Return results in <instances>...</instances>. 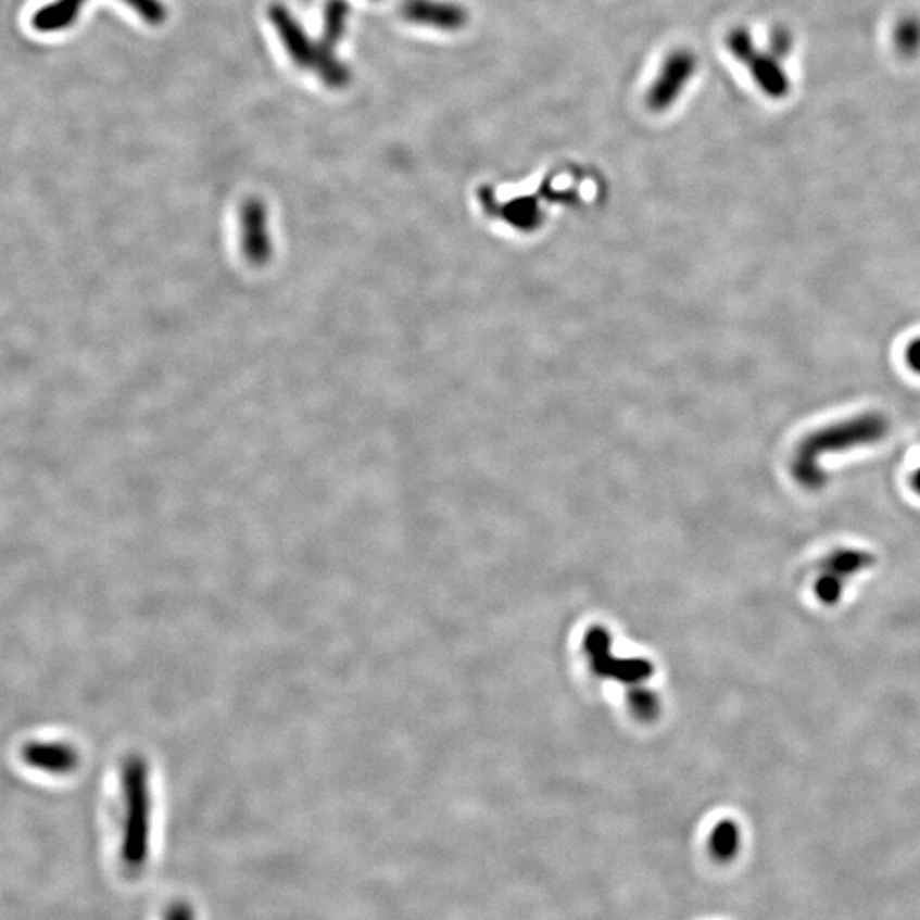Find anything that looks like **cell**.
I'll list each match as a JSON object with an SVG mask.
<instances>
[{
	"label": "cell",
	"mask_w": 920,
	"mask_h": 920,
	"mask_svg": "<svg viewBox=\"0 0 920 920\" xmlns=\"http://www.w3.org/2000/svg\"><path fill=\"white\" fill-rule=\"evenodd\" d=\"M123 774V818L119 857L128 871H140L151 853V798L146 781Z\"/></svg>",
	"instance_id": "obj_2"
},
{
	"label": "cell",
	"mask_w": 920,
	"mask_h": 920,
	"mask_svg": "<svg viewBox=\"0 0 920 920\" xmlns=\"http://www.w3.org/2000/svg\"><path fill=\"white\" fill-rule=\"evenodd\" d=\"M842 592H844V580L834 575L820 574L815 583V595L818 596V601L826 605H835L841 602Z\"/></svg>",
	"instance_id": "obj_14"
},
{
	"label": "cell",
	"mask_w": 920,
	"mask_h": 920,
	"mask_svg": "<svg viewBox=\"0 0 920 920\" xmlns=\"http://www.w3.org/2000/svg\"><path fill=\"white\" fill-rule=\"evenodd\" d=\"M401 16L413 24L455 33L467 24L466 9L446 0H403Z\"/></svg>",
	"instance_id": "obj_5"
},
{
	"label": "cell",
	"mask_w": 920,
	"mask_h": 920,
	"mask_svg": "<svg viewBox=\"0 0 920 920\" xmlns=\"http://www.w3.org/2000/svg\"><path fill=\"white\" fill-rule=\"evenodd\" d=\"M890 421L881 413H862L854 418L835 423L814 431L799 443L793 463V475L806 490L818 491L826 487V470L820 467L822 455L839 454L856 446L873 445L885 439Z\"/></svg>",
	"instance_id": "obj_1"
},
{
	"label": "cell",
	"mask_w": 920,
	"mask_h": 920,
	"mask_svg": "<svg viewBox=\"0 0 920 920\" xmlns=\"http://www.w3.org/2000/svg\"><path fill=\"white\" fill-rule=\"evenodd\" d=\"M17 763L36 774L65 778L79 767V752L68 740L36 735L21 743Z\"/></svg>",
	"instance_id": "obj_3"
},
{
	"label": "cell",
	"mask_w": 920,
	"mask_h": 920,
	"mask_svg": "<svg viewBox=\"0 0 920 920\" xmlns=\"http://www.w3.org/2000/svg\"><path fill=\"white\" fill-rule=\"evenodd\" d=\"M873 554L861 550H837L823 559L820 574L834 575L841 580H847L853 575L861 574L873 566Z\"/></svg>",
	"instance_id": "obj_10"
},
{
	"label": "cell",
	"mask_w": 920,
	"mask_h": 920,
	"mask_svg": "<svg viewBox=\"0 0 920 920\" xmlns=\"http://www.w3.org/2000/svg\"><path fill=\"white\" fill-rule=\"evenodd\" d=\"M727 47L731 55L735 56L742 64H748L758 52L757 48H755L754 38H752L751 33L745 28L733 29L728 35Z\"/></svg>",
	"instance_id": "obj_12"
},
{
	"label": "cell",
	"mask_w": 920,
	"mask_h": 920,
	"mask_svg": "<svg viewBox=\"0 0 920 920\" xmlns=\"http://www.w3.org/2000/svg\"><path fill=\"white\" fill-rule=\"evenodd\" d=\"M86 0H55L53 4L45 5L33 17V26L38 31H60L67 29L79 16Z\"/></svg>",
	"instance_id": "obj_9"
},
{
	"label": "cell",
	"mask_w": 920,
	"mask_h": 920,
	"mask_svg": "<svg viewBox=\"0 0 920 920\" xmlns=\"http://www.w3.org/2000/svg\"><path fill=\"white\" fill-rule=\"evenodd\" d=\"M130 5L147 24L161 26L167 20V9L163 0H123Z\"/></svg>",
	"instance_id": "obj_13"
},
{
	"label": "cell",
	"mask_w": 920,
	"mask_h": 920,
	"mask_svg": "<svg viewBox=\"0 0 920 920\" xmlns=\"http://www.w3.org/2000/svg\"><path fill=\"white\" fill-rule=\"evenodd\" d=\"M164 920H197V916L188 902H174L167 907Z\"/></svg>",
	"instance_id": "obj_16"
},
{
	"label": "cell",
	"mask_w": 920,
	"mask_h": 920,
	"mask_svg": "<svg viewBox=\"0 0 920 920\" xmlns=\"http://www.w3.org/2000/svg\"><path fill=\"white\" fill-rule=\"evenodd\" d=\"M268 16L293 64L297 67L304 68V71L313 68L314 60H316V45L311 41L307 33L302 28V24L295 20L290 9L285 8L283 4H273L269 8Z\"/></svg>",
	"instance_id": "obj_6"
},
{
	"label": "cell",
	"mask_w": 920,
	"mask_h": 920,
	"mask_svg": "<svg viewBox=\"0 0 920 920\" xmlns=\"http://www.w3.org/2000/svg\"><path fill=\"white\" fill-rule=\"evenodd\" d=\"M791 47H793V38L786 28L779 26L772 29L769 36V53L781 60L790 53Z\"/></svg>",
	"instance_id": "obj_15"
},
{
	"label": "cell",
	"mask_w": 920,
	"mask_h": 920,
	"mask_svg": "<svg viewBox=\"0 0 920 920\" xmlns=\"http://www.w3.org/2000/svg\"><path fill=\"white\" fill-rule=\"evenodd\" d=\"M695 68H697V59L694 53L683 48L671 52L646 94V104L650 110L660 113L676 103L689 80L694 76Z\"/></svg>",
	"instance_id": "obj_4"
},
{
	"label": "cell",
	"mask_w": 920,
	"mask_h": 920,
	"mask_svg": "<svg viewBox=\"0 0 920 920\" xmlns=\"http://www.w3.org/2000/svg\"><path fill=\"white\" fill-rule=\"evenodd\" d=\"M350 4L346 0H328L325 5V31L319 45H316V60L336 56V45L340 43L346 33ZM314 60V64H316Z\"/></svg>",
	"instance_id": "obj_8"
},
{
	"label": "cell",
	"mask_w": 920,
	"mask_h": 920,
	"mask_svg": "<svg viewBox=\"0 0 920 920\" xmlns=\"http://www.w3.org/2000/svg\"><path fill=\"white\" fill-rule=\"evenodd\" d=\"M747 65L755 84L760 87L764 94L772 99L786 98L791 83L786 72L781 67V60L769 52H757Z\"/></svg>",
	"instance_id": "obj_7"
},
{
	"label": "cell",
	"mask_w": 920,
	"mask_h": 920,
	"mask_svg": "<svg viewBox=\"0 0 920 920\" xmlns=\"http://www.w3.org/2000/svg\"><path fill=\"white\" fill-rule=\"evenodd\" d=\"M893 41L902 56L905 59L916 56L920 52V20L913 16L904 17L897 24Z\"/></svg>",
	"instance_id": "obj_11"
},
{
	"label": "cell",
	"mask_w": 920,
	"mask_h": 920,
	"mask_svg": "<svg viewBox=\"0 0 920 920\" xmlns=\"http://www.w3.org/2000/svg\"><path fill=\"white\" fill-rule=\"evenodd\" d=\"M910 484H912L913 490H916L917 494H920V467L912 475V479H910Z\"/></svg>",
	"instance_id": "obj_18"
},
{
	"label": "cell",
	"mask_w": 920,
	"mask_h": 920,
	"mask_svg": "<svg viewBox=\"0 0 920 920\" xmlns=\"http://www.w3.org/2000/svg\"><path fill=\"white\" fill-rule=\"evenodd\" d=\"M905 356H907V364L912 368L913 371L920 374V338L913 340L912 343L907 346V352H905Z\"/></svg>",
	"instance_id": "obj_17"
}]
</instances>
